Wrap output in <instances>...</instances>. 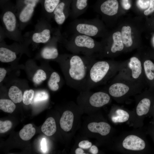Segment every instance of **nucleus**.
Listing matches in <instances>:
<instances>
[{
	"mask_svg": "<svg viewBox=\"0 0 154 154\" xmlns=\"http://www.w3.org/2000/svg\"><path fill=\"white\" fill-rule=\"evenodd\" d=\"M62 57L67 84L74 88L87 89L89 71L95 58L72 53Z\"/></svg>",
	"mask_w": 154,
	"mask_h": 154,
	"instance_id": "obj_1",
	"label": "nucleus"
},
{
	"mask_svg": "<svg viewBox=\"0 0 154 154\" xmlns=\"http://www.w3.org/2000/svg\"><path fill=\"white\" fill-rule=\"evenodd\" d=\"M59 41H61L71 53L95 58L99 50V44L92 37L86 35L73 33L67 39L61 33Z\"/></svg>",
	"mask_w": 154,
	"mask_h": 154,
	"instance_id": "obj_2",
	"label": "nucleus"
},
{
	"mask_svg": "<svg viewBox=\"0 0 154 154\" xmlns=\"http://www.w3.org/2000/svg\"><path fill=\"white\" fill-rule=\"evenodd\" d=\"M0 18L5 36L15 40L23 38L15 9V5L9 1L0 7Z\"/></svg>",
	"mask_w": 154,
	"mask_h": 154,
	"instance_id": "obj_3",
	"label": "nucleus"
},
{
	"mask_svg": "<svg viewBox=\"0 0 154 154\" xmlns=\"http://www.w3.org/2000/svg\"><path fill=\"white\" fill-rule=\"evenodd\" d=\"M100 23L96 18L90 19H75L69 25L72 34H82L92 37L98 36L100 33Z\"/></svg>",
	"mask_w": 154,
	"mask_h": 154,
	"instance_id": "obj_4",
	"label": "nucleus"
},
{
	"mask_svg": "<svg viewBox=\"0 0 154 154\" xmlns=\"http://www.w3.org/2000/svg\"><path fill=\"white\" fill-rule=\"evenodd\" d=\"M42 0H17L15 9L21 31L30 22L35 8Z\"/></svg>",
	"mask_w": 154,
	"mask_h": 154,
	"instance_id": "obj_5",
	"label": "nucleus"
},
{
	"mask_svg": "<svg viewBox=\"0 0 154 154\" xmlns=\"http://www.w3.org/2000/svg\"><path fill=\"white\" fill-rule=\"evenodd\" d=\"M110 68V63L96 60L91 65L88 75L87 89L99 84L107 76Z\"/></svg>",
	"mask_w": 154,
	"mask_h": 154,
	"instance_id": "obj_6",
	"label": "nucleus"
},
{
	"mask_svg": "<svg viewBox=\"0 0 154 154\" xmlns=\"http://www.w3.org/2000/svg\"><path fill=\"white\" fill-rule=\"evenodd\" d=\"M55 30L52 28L50 22L43 17L38 21L35 30L29 35L35 43H46L52 38Z\"/></svg>",
	"mask_w": 154,
	"mask_h": 154,
	"instance_id": "obj_7",
	"label": "nucleus"
},
{
	"mask_svg": "<svg viewBox=\"0 0 154 154\" xmlns=\"http://www.w3.org/2000/svg\"><path fill=\"white\" fill-rule=\"evenodd\" d=\"M72 0H61L53 12L52 19L58 25H62L69 17Z\"/></svg>",
	"mask_w": 154,
	"mask_h": 154,
	"instance_id": "obj_8",
	"label": "nucleus"
},
{
	"mask_svg": "<svg viewBox=\"0 0 154 154\" xmlns=\"http://www.w3.org/2000/svg\"><path fill=\"white\" fill-rule=\"evenodd\" d=\"M123 146L125 149L134 151L143 150L145 144L141 139L134 135H130L127 137L123 142Z\"/></svg>",
	"mask_w": 154,
	"mask_h": 154,
	"instance_id": "obj_9",
	"label": "nucleus"
},
{
	"mask_svg": "<svg viewBox=\"0 0 154 154\" xmlns=\"http://www.w3.org/2000/svg\"><path fill=\"white\" fill-rule=\"evenodd\" d=\"M88 0H72L69 17L74 20L84 13L88 7Z\"/></svg>",
	"mask_w": 154,
	"mask_h": 154,
	"instance_id": "obj_10",
	"label": "nucleus"
},
{
	"mask_svg": "<svg viewBox=\"0 0 154 154\" xmlns=\"http://www.w3.org/2000/svg\"><path fill=\"white\" fill-rule=\"evenodd\" d=\"M118 8L117 0H106L102 2L99 7L95 9L96 11H99L105 15L112 16L117 13Z\"/></svg>",
	"mask_w": 154,
	"mask_h": 154,
	"instance_id": "obj_11",
	"label": "nucleus"
},
{
	"mask_svg": "<svg viewBox=\"0 0 154 154\" xmlns=\"http://www.w3.org/2000/svg\"><path fill=\"white\" fill-rule=\"evenodd\" d=\"M61 0H42V6L43 17L50 22L52 19L53 12Z\"/></svg>",
	"mask_w": 154,
	"mask_h": 154,
	"instance_id": "obj_12",
	"label": "nucleus"
},
{
	"mask_svg": "<svg viewBox=\"0 0 154 154\" xmlns=\"http://www.w3.org/2000/svg\"><path fill=\"white\" fill-rule=\"evenodd\" d=\"M110 100V97L108 94L99 92L94 93L90 96L89 102L93 106L100 107L108 103Z\"/></svg>",
	"mask_w": 154,
	"mask_h": 154,
	"instance_id": "obj_13",
	"label": "nucleus"
},
{
	"mask_svg": "<svg viewBox=\"0 0 154 154\" xmlns=\"http://www.w3.org/2000/svg\"><path fill=\"white\" fill-rule=\"evenodd\" d=\"M88 127L91 132L98 133L103 136L108 134L111 129L110 125L108 123L103 122L90 123L88 124Z\"/></svg>",
	"mask_w": 154,
	"mask_h": 154,
	"instance_id": "obj_14",
	"label": "nucleus"
},
{
	"mask_svg": "<svg viewBox=\"0 0 154 154\" xmlns=\"http://www.w3.org/2000/svg\"><path fill=\"white\" fill-rule=\"evenodd\" d=\"M74 115L69 111H66L63 114L60 120L61 128L65 131H70L72 127L74 120Z\"/></svg>",
	"mask_w": 154,
	"mask_h": 154,
	"instance_id": "obj_15",
	"label": "nucleus"
},
{
	"mask_svg": "<svg viewBox=\"0 0 154 154\" xmlns=\"http://www.w3.org/2000/svg\"><path fill=\"white\" fill-rule=\"evenodd\" d=\"M129 90V87L125 84L117 83L112 84L109 87V92L112 96L119 97L125 94Z\"/></svg>",
	"mask_w": 154,
	"mask_h": 154,
	"instance_id": "obj_16",
	"label": "nucleus"
},
{
	"mask_svg": "<svg viewBox=\"0 0 154 154\" xmlns=\"http://www.w3.org/2000/svg\"><path fill=\"white\" fill-rule=\"evenodd\" d=\"M56 130V122L54 119L51 117L47 118L41 127V130L45 135L50 136L53 135Z\"/></svg>",
	"mask_w": 154,
	"mask_h": 154,
	"instance_id": "obj_17",
	"label": "nucleus"
},
{
	"mask_svg": "<svg viewBox=\"0 0 154 154\" xmlns=\"http://www.w3.org/2000/svg\"><path fill=\"white\" fill-rule=\"evenodd\" d=\"M112 38L113 42L110 47V52L115 53L122 50L123 48L124 45L121 32L117 31L114 33Z\"/></svg>",
	"mask_w": 154,
	"mask_h": 154,
	"instance_id": "obj_18",
	"label": "nucleus"
},
{
	"mask_svg": "<svg viewBox=\"0 0 154 154\" xmlns=\"http://www.w3.org/2000/svg\"><path fill=\"white\" fill-rule=\"evenodd\" d=\"M129 66L132 71V76L135 78H138L142 72V66L141 61L137 57H133L130 59Z\"/></svg>",
	"mask_w": 154,
	"mask_h": 154,
	"instance_id": "obj_19",
	"label": "nucleus"
},
{
	"mask_svg": "<svg viewBox=\"0 0 154 154\" xmlns=\"http://www.w3.org/2000/svg\"><path fill=\"white\" fill-rule=\"evenodd\" d=\"M17 57L16 52L7 48H0V60L3 62H8L15 60Z\"/></svg>",
	"mask_w": 154,
	"mask_h": 154,
	"instance_id": "obj_20",
	"label": "nucleus"
},
{
	"mask_svg": "<svg viewBox=\"0 0 154 154\" xmlns=\"http://www.w3.org/2000/svg\"><path fill=\"white\" fill-rule=\"evenodd\" d=\"M36 132L35 128L31 123L25 125L20 131L19 135L21 139L24 141L31 139L35 135Z\"/></svg>",
	"mask_w": 154,
	"mask_h": 154,
	"instance_id": "obj_21",
	"label": "nucleus"
},
{
	"mask_svg": "<svg viewBox=\"0 0 154 154\" xmlns=\"http://www.w3.org/2000/svg\"><path fill=\"white\" fill-rule=\"evenodd\" d=\"M8 96L15 103H20L23 99V95L21 91L15 86H11L9 91Z\"/></svg>",
	"mask_w": 154,
	"mask_h": 154,
	"instance_id": "obj_22",
	"label": "nucleus"
},
{
	"mask_svg": "<svg viewBox=\"0 0 154 154\" xmlns=\"http://www.w3.org/2000/svg\"><path fill=\"white\" fill-rule=\"evenodd\" d=\"M151 104L150 100L147 98L142 99L138 104L136 108L137 115L141 116L145 115L148 112Z\"/></svg>",
	"mask_w": 154,
	"mask_h": 154,
	"instance_id": "obj_23",
	"label": "nucleus"
},
{
	"mask_svg": "<svg viewBox=\"0 0 154 154\" xmlns=\"http://www.w3.org/2000/svg\"><path fill=\"white\" fill-rule=\"evenodd\" d=\"M131 30V28L129 26H124L121 29V33L123 42L127 47L131 46L133 44Z\"/></svg>",
	"mask_w": 154,
	"mask_h": 154,
	"instance_id": "obj_24",
	"label": "nucleus"
},
{
	"mask_svg": "<svg viewBox=\"0 0 154 154\" xmlns=\"http://www.w3.org/2000/svg\"><path fill=\"white\" fill-rule=\"evenodd\" d=\"M60 81L59 74L56 72H53L50 75L48 82V86L52 91H55L59 88L58 83Z\"/></svg>",
	"mask_w": 154,
	"mask_h": 154,
	"instance_id": "obj_25",
	"label": "nucleus"
},
{
	"mask_svg": "<svg viewBox=\"0 0 154 154\" xmlns=\"http://www.w3.org/2000/svg\"><path fill=\"white\" fill-rule=\"evenodd\" d=\"M15 108L16 106L12 101L7 99L0 100V109L3 112L11 114Z\"/></svg>",
	"mask_w": 154,
	"mask_h": 154,
	"instance_id": "obj_26",
	"label": "nucleus"
},
{
	"mask_svg": "<svg viewBox=\"0 0 154 154\" xmlns=\"http://www.w3.org/2000/svg\"><path fill=\"white\" fill-rule=\"evenodd\" d=\"M116 116L112 117V121L114 123L123 122L129 119V115L126 111L121 109H118L116 111Z\"/></svg>",
	"mask_w": 154,
	"mask_h": 154,
	"instance_id": "obj_27",
	"label": "nucleus"
},
{
	"mask_svg": "<svg viewBox=\"0 0 154 154\" xmlns=\"http://www.w3.org/2000/svg\"><path fill=\"white\" fill-rule=\"evenodd\" d=\"M144 67L145 75L149 80H153L154 78V73L152 71L154 70V64L151 60H147L144 63Z\"/></svg>",
	"mask_w": 154,
	"mask_h": 154,
	"instance_id": "obj_28",
	"label": "nucleus"
},
{
	"mask_svg": "<svg viewBox=\"0 0 154 154\" xmlns=\"http://www.w3.org/2000/svg\"><path fill=\"white\" fill-rule=\"evenodd\" d=\"M34 92L32 89L26 90L24 93L22 101L23 103L26 105L32 104L33 103Z\"/></svg>",
	"mask_w": 154,
	"mask_h": 154,
	"instance_id": "obj_29",
	"label": "nucleus"
},
{
	"mask_svg": "<svg viewBox=\"0 0 154 154\" xmlns=\"http://www.w3.org/2000/svg\"><path fill=\"white\" fill-rule=\"evenodd\" d=\"M46 78V75L45 72L42 70L39 69L35 74L33 81L35 84H38L45 80Z\"/></svg>",
	"mask_w": 154,
	"mask_h": 154,
	"instance_id": "obj_30",
	"label": "nucleus"
},
{
	"mask_svg": "<svg viewBox=\"0 0 154 154\" xmlns=\"http://www.w3.org/2000/svg\"><path fill=\"white\" fill-rule=\"evenodd\" d=\"M49 97L48 93L45 91H40L35 94L33 99L35 102L44 101L47 100Z\"/></svg>",
	"mask_w": 154,
	"mask_h": 154,
	"instance_id": "obj_31",
	"label": "nucleus"
},
{
	"mask_svg": "<svg viewBox=\"0 0 154 154\" xmlns=\"http://www.w3.org/2000/svg\"><path fill=\"white\" fill-rule=\"evenodd\" d=\"M12 123L9 120H7L4 121H0V133H5L11 128Z\"/></svg>",
	"mask_w": 154,
	"mask_h": 154,
	"instance_id": "obj_32",
	"label": "nucleus"
},
{
	"mask_svg": "<svg viewBox=\"0 0 154 154\" xmlns=\"http://www.w3.org/2000/svg\"><path fill=\"white\" fill-rule=\"evenodd\" d=\"M150 0H138L137 5L140 8L145 9L149 7Z\"/></svg>",
	"mask_w": 154,
	"mask_h": 154,
	"instance_id": "obj_33",
	"label": "nucleus"
},
{
	"mask_svg": "<svg viewBox=\"0 0 154 154\" xmlns=\"http://www.w3.org/2000/svg\"><path fill=\"white\" fill-rule=\"evenodd\" d=\"M154 12V0H150L149 7L145 10L144 13L145 15H148Z\"/></svg>",
	"mask_w": 154,
	"mask_h": 154,
	"instance_id": "obj_34",
	"label": "nucleus"
},
{
	"mask_svg": "<svg viewBox=\"0 0 154 154\" xmlns=\"http://www.w3.org/2000/svg\"><path fill=\"white\" fill-rule=\"evenodd\" d=\"M91 142L87 140H84L80 141L78 144L79 146L81 148L84 149H87L92 146Z\"/></svg>",
	"mask_w": 154,
	"mask_h": 154,
	"instance_id": "obj_35",
	"label": "nucleus"
},
{
	"mask_svg": "<svg viewBox=\"0 0 154 154\" xmlns=\"http://www.w3.org/2000/svg\"><path fill=\"white\" fill-rule=\"evenodd\" d=\"M121 6L125 9L128 10L130 8L131 5L128 0H121Z\"/></svg>",
	"mask_w": 154,
	"mask_h": 154,
	"instance_id": "obj_36",
	"label": "nucleus"
},
{
	"mask_svg": "<svg viewBox=\"0 0 154 154\" xmlns=\"http://www.w3.org/2000/svg\"><path fill=\"white\" fill-rule=\"evenodd\" d=\"M41 149L44 153H45L47 151L46 143V139L44 138L42 139L41 142Z\"/></svg>",
	"mask_w": 154,
	"mask_h": 154,
	"instance_id": "obj_37",
	"label": "nucleus"
},
{
	"mask_svg": "<svg viewBox=\"0 0 154 154\" xmlns=\"http://www.w3.org/2000/svg\"><path fill=\"white\" fill-rule=\"evenodd\" d=\"M7 73L6 70L3 68H0V82L3 80Z\"/></svg>",
	"mask_w": 154,
	"mask_h": 154,
	"instance_id": "obj_38",
	"label": "nucleus"
},
{
	"mask_svg": "<svg viewBox=\"0 0 154 154\" xmlns=\"http://www.w3.org/2000/svg\"><path fill=\"white\" fill-rule=\"evenodd\" d=\"M90 151V152L93 154H96L98 152V148L95 145H93L91 147Z\"/></svg>",
	"mask_w": 154,
	"mask_h": 154,
	"instance_id": "obj_39",
	"label": "nucleus"
},
{
	"mask_svg": "<svg viewBox=\"0 0 154 154\" xmlns=\"http://www.w3.org/2000/svg\"><path fill=\"white\" fill-rule=\"evenodd\" d=\"M75 153L76 154H83L84 153V151L81 148H78L75 151Z\"/></svg>",
	"mask_w": 154,
	"mask_h": 154,
	"instance_id": "obj_40",
	"label": "nucleus"
},
{
	"mask_svg": "<svg viewBox=\"0 0 154 154\" xmlns=\"http://www.w3.org/2000/svg\"><path fill=\"white\" fill-rule=\"evenodd\" d=\"M10 0H0V6H2L5 4L8 1H10Z\"/></svg>",
	"mask_w": 154,
	"mask_h": 154,
	"instance_id": "obj_41",
	"label": "nucleus"
},
{
	"mask_svg": "<svg viewBox=\"0 0 154 154\" xmlns=\"http://www.w3.org/2000/svg\"></svg>",
	"mask_w": 154,
	"mask_h": 154,
	"instance_id": "obj_42",
	"label": "nucleus"
}]
</instances>
